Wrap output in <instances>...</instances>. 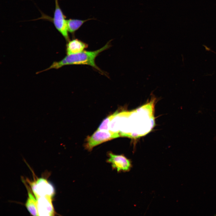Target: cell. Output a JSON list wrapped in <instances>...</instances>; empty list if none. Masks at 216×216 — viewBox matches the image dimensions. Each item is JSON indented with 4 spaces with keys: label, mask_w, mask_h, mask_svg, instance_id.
Listing matches in <instances>:
<instances>
[{
    "label": "cell",
    "mask_w": 216,
    "mask_h": 216,
    "mask_svg": "<svg viewBox=\"0 0 216 216\" xmlns=\"http://www.w3.org/2000/svg\"><path fill=\"white\" fill-rule=\"evenodd\" d=\"M55 8L52 21L56 28L68 42L70 40L67 25V20L61 8L58 0H55Z\"/></svg>",
    "instance_id": "cell-5"
},
{
    "label": "cell",
    "mask_w": 216,
    "mask_h": 216,
    "mask_svg": "<svg viewBox=\"0 0 216 216\" xmlns=\"http://www.w3.org/2000/svg\"><path fill=\"white\" fill-rule=\"evenodd\" d=\"M52 197L42 196L37 198L38 216L54 215L55 212L52 203Z\"/></svg>",
    "instance_id": "cell-6"
},
{
    "label": "cell",
    "mask_w": 216,
    "mask_h": 216,
    "mask_svg": "<svg viewBox=\"0 0 216 216\" xmlns=\"http://www.w3.org/2000/svg\"><path fill=\"white\" fill-rule=\"evenodd\" d=\"M110 41L104 46L98 50L93 51L84 50L81 52L68 55L60 61L53 63L48 68L41 71H44L52 69H57L67 65H87L96 69L101 73L104 72L97 65L95 62L96 58L103 51L109 48L111 45Z\"/></svg>",
    "instance_id": "cell-1"
},
{
    "label": "cell",
    "mask_w": 216,
    "mask_h": 216,
    "mask_svg": "<svg viewBox=\"0 0 216 216\" xmlns=\"http://www.w3.org/2000/svg\"><path fill=\"white\" fill-rule=\"evenodd\" d=\"M107 156L106 162L111 164L112 170H116L118 172L129 171L132 167L131 161L123 154L117 155L109 152Z\"/></svg>",
    "instance_id": "cell-4"
},
{
    "label": "cell",
    "mask_w": 216,
    "mask_h": 216,
    "mask_svg": "<svg viewBox=\"0 0 216 216\" xmlns=\"http://www.w3.org/2000/svg\"><path fill=\"white\" fill-rule=\"evenodd\" d=\"M116 111L113 114L108 116L104 119L97 129V130L104 131L110 130L109 125L112 118L117 112Z\"/></svg>",
    "instance_id": "cell-10"
},
{
    "label": "cell",
    "mask_w": 216,
    "mask_h": 216,
    "mask_svg": "<svg viewBox=\"0 0 216 216\" xmlns=\"http://www.w3.org/2000/svg\"><path fill=\"white\" fill-rule=\"evenodd\" d=\"M88 44L77 39L69 40L66 44V51L68 55L81 52L88 47Z\"/></svg>",
    "instance_id": "cell-7"
},
{
    "label": "cell",
    "mask_w": 216,
    "mask_h": 216,
    "mask_svg": "<svg viewBox=\"0 0 216 216\" xmlns=\"http://www.w3.org/2000/svg\"><path fill=\"white\" fill-rule=\"evenodd\" d=\"M119 136L118 133L97 130L91 136L87 137L84 147L86 150L91 151L95 146Z\"/></svg>",
    "instance_id": "cell-2"
},
{
    "label": "cell",
    "mask_w": 216,
    "mask_h": 216,
    "mask_svg": "<svg viewBox=\"0 0 216 216\" xmlns=\"http://www.w3.org/2000/svg\"><path fill=\"white\" fill-rule=\"evenodd\" d=\"M28 193V197L25 204V206L28 211L33 216H38L37 200L33 193L28 186H26Z\"/></svg>",
    "instance_id": "cell-8"
},
{
    "label": "cell",
    "mask_w": 216,
    "mask_h": 216,
    "mask_svg": "<svg viewBox=\"0 0 216 216\" xmlns=\"http://www.w3.org/2000/svg\"><path fill=\"white\" fill-rule=\"evenodd\" d=\"M92 20L88 19L84 20L70 19L67 20V25L68 32L74 34L86 21Z\"/></svg>",
    "instance_id": "cell-9"
},
{
    "label": "cell",
    "mask_w": 216,
    "mask_h": 216,
    "mask_svg": "<svg viewBox=\"0 0 216 216\" xmlns=\"http://www.w3.org/2000/svg\"><path fill=\"white\" fill-rule=\"evenodd\" d=\"M29 183L31 190L36 199L45 196L52 197L55 194L53 186L44 178H40Z\"/></svg>",
    "instance_id": "cell-3"
}]
</instances>
